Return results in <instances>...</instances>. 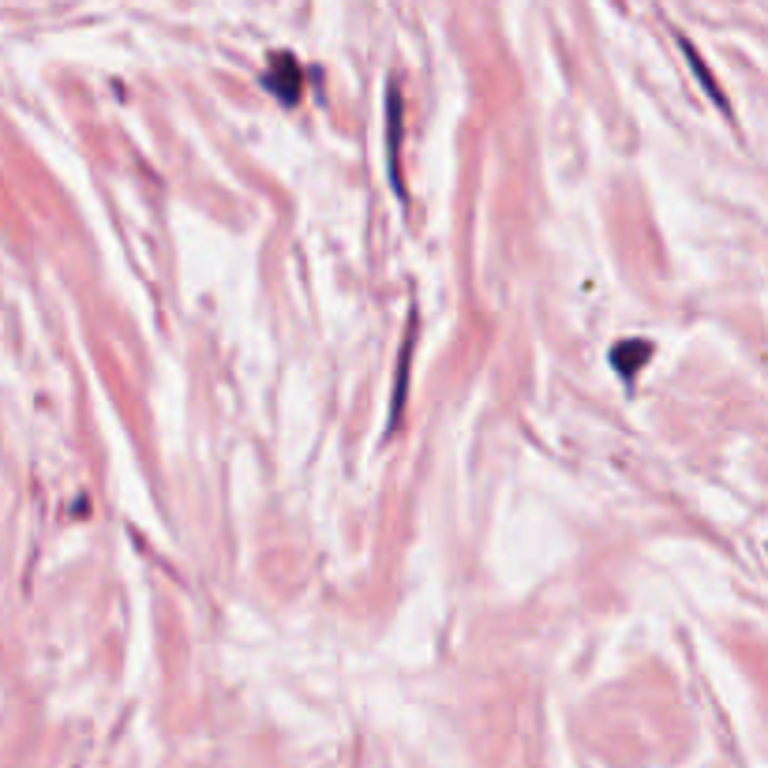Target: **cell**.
I'll list each match as a JSON object with an SVG mask.
<instances>
[{
	"mask_svg": "<svg viewBox=\"0 0 768 768\" xmlns=\"http://www.w3.org/2000/svg\"><path fill=\"white\" fill-rule=\"evenodd\" d=\"M263 83H267V91L274 94L277 102L293 106V102L300 98V64H296L290 54H277L274 60H270Z\"/></svg>",
	"mask_w": 768,
	"mask_h": 768,
	"instance_id": "6da1fadb",
	"label": "cell"
},
{
	"mask_svg": "<svg viewBox=\"0 0 768 768\" xmlns=\"http://www.w3.org/2000/svg\"><path fill=\"white\" fill-rule=\"evenodd\" d=\"M390 109H387V125H390V180H394V188L401 191V165H398V143H401V94L398 86H390L387 94Z\"/></svg>",
	"mask_w": 768,
	"mask_h": 768,
	"instance_id": "7a4b0ae2",
	"label": "cell"
}]
</instances>
